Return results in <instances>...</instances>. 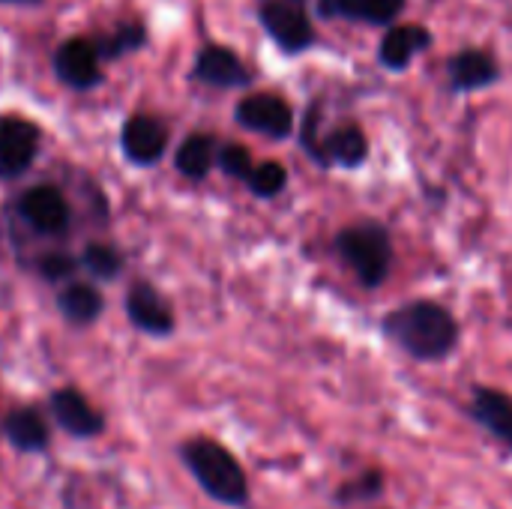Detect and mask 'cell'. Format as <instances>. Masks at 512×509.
Wrapping results in <instances>:
<instances>
[{
    "mask_svg": "<svg viewBox=\"0 0 512 509\" xmlns=\"http://www.w3.org/2000/svg\"><path fill=\"white\" fill-rule=\"evenodd\" d=\"M381 486H384V480H381V474L378 471H369V474H363L357 483H348V486H342L339 489V501H366V498H375L378 492H381Z\"/></svg>",
    "mask_w": 512,
    "mask_h": 509,
    "instance_id": "cell-25",
    "label": "cell"
},
{
    "mask_svg": "<svg viewBox=\"0 0 512 509\" xmlns=\"http://www.w3.org/2000/svg\"><path fill=\"white\" fill-rule=\"evenodd\" d=\"M126 312H129V321L150 333V336H168L174 330V315H171V306L159 297V291L147 282L135 285L129 291V300H126Z\"/></svg>",
    "mask_w": 512,
    "mask_h": 509,
    "instance_id": "cell-10",
    "label": "cell"
},
{
    "mask_svg": "<svg viewBox=\"0 0 512 509\" xmlns=\"http://www.w3.org/2000/svg\"><path fill=\"white\" fill-rule=\"evenodd\" d=\"M498 81V63L483 48H462L450 60V87L453 90H480Z\"/></svg>",
    "mask_w": 512,
    "mask_h": 509,
    "instance_id": "cell-15",
    "label": "cell"
},
{
    "mask_svg": "<svg viewBox=\"0 0 512 509\" xmlns=\"http://www.w3.org/2000/svg\"><path fill=\"white\" fill-rule=\"evenodd\" d=\"M54 69L63 84L87 90L99 81V51L87 39H66L54 54Z\"/></svg>",
    "mask_w": 512,
    "mask_h": 509,
    "instance_id": "cell-7",
    "label": "cell"
},
{
    "mask_svg": "<svg viewBox=\"0 0 512 509\" xmlns=\"http://www.w3.org/2000/svg\"><path fill=\"white\" fill-rule=\"evenodd\" d=\"M339 255L351 264V270L360 276L366 288H378L393 267V243L384 225L378 222H360L336 237Z\"/></svg>",
    "mask_w": 512,
    "mask_h": 509,
    "instance_id": "cell-3",
    "label": "cell"
},
{
    "mask_svg": "<svg viewBox=\"0 0 512 509\" xmlns=\"http://www.w3.org/2000/svg\"><path fill=\"white\" fill-rule=\"evenodd\" d=\"M144 42V27L141 24H120L111 36H102L96 45L99 57H114V54H126L132 48H138Z\"/></svg>",
    "mask_w": 512,
    "mask_h": 509,
    "instance_id": "cell-21",
    "label": "cell"
},
{
    "mask_svg": "<svg viewBox=\"0 0 512 509\" xmlns=\"http://www.w3.org/2000/svg\"><path fill=\"white\" fill-rule=\"evenodd\" d=\"M168 144V129L150 117V114H135L123 126V153L138 162V165H153L165 153Z\"/></svg>",
    "mask_w": 512,
    "mask_h": 509,
    "instance_id": "cell-8",
    "label": "cell"
},
{
    "mask_svg": "<svg viewBox=\"0 0 512 509\" xmlns=\"http://www.w3.org/2000/svg\"><path fill=\"white\" fill-rule=\"evenodd\" d=\"M261 24L270 39L288 54H300L315 42V27L306 15L303 0H264Z\"/></svg>",
    "mask_w": 512,
    "mask_h": 509,
    "instance_id": "cell-4",
    "label": "cell"
},
{
    "mask_svg": "<svg viewBox=\"0 0 512 509\" xmlns=\"http://www.w3.org/2000/svg\"><path fill=\"white\" fill-rule=\"evenodd\" d=\"M432 42V33L423 24H390V30L381 39V63L387 69H405L417 54H423Z\"/></svg>",
    "mask_w": 512,
    "mask_h": 509,
    "instance_id": "cell-13",
    "label": "cell"
},
{
    "mask_svg": "<svg viewBox=\"0 0 512 509\" xmlns=\"http://www.w3.org/2000/svg\"><path fill=\"white\" fill-rule=\"evenodd\" d=\"M219 168L228 174V177H237V180H249L252 177V171H255V165H252V156H249V150L246 147H240V144H225L222 150H219Z\"/></svg>",
    "mask_w": 512,
    "mask_h": 509,
    "instance_id": "cell-24",
    "label": "cell"
},
{
    "mask_svg": "<svg viewBox=\"0 0 512 509\" xmlns=\"http://www.w3.org/2000/svg\"><path fill=\"white\" fill-rule=\"evenodd\" d=\"M3 432L9 438V444L21 453H39L48 447V429H45V420L39 417V411L33 408H15L6 423H3Z\"/></svg>",
    "mask_w": 512,
    "mask_h": 509,
    "instance_id": "cell-18",
    "label": "cell"
},
{
    "mask_svg": "<svg viewBox=\"0 0 512 509\" xmlns=\"http://www.w3.org/2000/svg\"><path fill=\"white\" fill-rule=\"evenodd\" d=\"M57 303H60V312L66 315V321H72V324H90L102 312V294L93 285H69Z\"/></svg>",
    "mask_w": 512,
    "mask_h": 509,
    "instance_id": "cell-20",
    "label": "cell"
},
{
    "mask_svg": "<svg viewBox=\"0 0 512 509\" xmlns=\"http://www.w3.org/2000/svg\"><path fill=\"white\" fill-rule=\"evenodd\" d=\"M0 3H33V0H0Z\"/></svg>",
    "mask_w": 512,
    "mask_h": 509,
    "instance_id": "cell-27",
    "label": "cell"
},
{
    "mask_svg": "<svg viewBox=\"0 0 512 509\" xmlns=\"http://www.w3.org/2000/svg\"><path fill=\"white\" fill-rule=\"evenodd\" d=\"M84 267L93 273V276H99V279H114L117 273H120V255L111 249V246H87L84 249Z\"/></svg>",
    "mask_w": 512,
    "mask_h": 509,
    "instance_id": "cell-23",
    "label": "cell"
},
{
    "mask_svg": "<svg viewBox=\"0 0 512 509\" xmlns=\"http://www.w3.org/2000/svg\"><path fill=\"white\" fill-rule=\"evenodd\" d=\"M405 9V0H318V12L324 18H348L390 27Z\"/></svg>",
    "mask_w": 512,
    "mask_h": 509,
    "instance_id": "cell-14",
    "label": "cell"
},
{
    "mask_svg": "<svg viewBox=\"0 0 512 509\" xmlns=\"http://www.w3.org/2000/svg\"><path fill=\"white\" fill-rule=\"evenodd\" d=\"M39 132L24 117H0V177H18L30 168Z\"/></svg>",
    "mask_w": 512,
    "mask_h": 509,
    "instance_id": "cell-6",
    "label": "cell"
},
{
    "mask_svg": "<svg viewBox=\"0 0 512 509\" xmlns=\"http://www.w3.org/2000/svg\"><path fill=\"white\" fill-rule=\"evenodd\" d=\"M369 156V141L357 126H339L333 129L327 138H321L318 147V162L327 165H345V168H357L363 159Z\"/></svg>",
    "mask_w": 512,
    "mask_h": 509,
    "instance_id": "cell-17",
    "label": "cell"
},
{
    "mask_svg": "<svg viewBox=\"0 0 512 509\" xmlns=\"http://www.w3.org/2000/svg\"><path fill=\"white\" fill-rule=\"evenodd\" d=\"M471 411L483 429H489L498 441H504L512 450V396L492 387H477Z\"/></svg>",
    "mask_w": 512,
    "mask_h": 509,
    "instance_id": "cell-16",
    "label": "cell"
},
{
    "mask_svg": "<svg viewBox=\"0 0 512 509\" xmlns=\"http://www.w3.org/2000/svg\"><path fill=\"white\" fill-rule=\"evenodd\" d=\"M195 78L210 87H243V84H249L252 75L231 48L207 45L195 60Z\"/></svg>",
    "mask_w": 512,
    "mask_h": 509,
    "instance_id": "cell-12",
    "label": "cell"
},
{
    "mask_svg": "<svg viewBox=\"0 0 512 509\" xmlns=\"http://www.w3.org/2000/svg\"><path fill=\"white\" fill-rule=\"evenodd\" d=\"M186 468L192 471V477L201 483V489L228 507H243L249 501V483L246 474L240 468V462L216 441L210 438H195L186 441L180 450Z\"/></svg>",
    "mask_w": 512,
    "mask_h": 509,
    "instance_id": "cell-2",
    "label": "cell"
},
{
    "mask_svg": "<svg viewBox=\"0 0 512 509\" xmlns=\"http://www.w3.org/2000/svg\"><path fill=\"white\" fill-rule=\"evenodd\" d=\"M246 183L252 186V192H255L258 198H273V195H279V192L285 189L288 174H285V168H282L279 162H264V165H258V168L252 171V177H249Z\"/></svg>",
    "mask_w": 512,
    "mask_h": 509,
    "instance_id": "cell-22",
    "label": "cell"
},
{
    "mask_svg": "<svg viewBox=\"0 0 512 509\" xmlns=\"http://www.w3.org/2000/svg\"><path fill=\"white\" fill-rule=\"evenodd\" d=\"M213 159H216V141L210 135H189L180 150H177V171L192 177V180H201L210 174L213 168Z\"/></svg>",
    "mask_w": 512,
    "mask_h": 509,
    "instance_id": "cell-19",
    "label": "cell"
},
{
    "mask_svg": "<svg viewBox=\"0 0 512 509\" xmlns=\"http://www.w3.org/2000/svg\"><path fill=\"white\" fill-rule=\"evenodd\" d=\"M39 270L48 279H63V276H69L75 270V261L69 255H48V258H42Z\"/></svg>",
    "mask_w": 512,
    "mask_h": 509,
    "instance_id": "cell-26",
    "label": "cell"
},
{
    "mask_svg": "<svg viewBox=\"0 0 512 509\" xmlns=\"http://www.w3.org/2000/svg\"><path fill=\"white\" fill-rule=\"evenodd\" d=\"M51 411H54V420L75 438H93L102 432V414L78 393V390H57L51 396Z\"/></svg>",
    "mask_w": 512,
    "mask_h": 509,
    "instance_id": "cell-11",
    "label": "cell"
},
{
    "mask_svg": "<svg viewBox=\"0 0 512 509\" xmlns=\"http://www.w3.org/2000/svg\"><path fill=\"white\" fill-rule=\"evenodd\" d=\"M384 333L417 360H444L459 342L456 318L429 300H417L393 309L384 318Z\"/></svg>",
    "mask_w": 512,
    "mask_h": 509,
    "instance_id": "cell-1",
    "label": "cell"
},
{
    "mask_svg": "<svg viewBox=\"0 0 512 509\" xmlns=\"http://www.w3.org/2000/svg\"><path fill=\"white\" fill-rule=\"evenodd\" d=\"M21 216L42 234H63L69 228V207L54 186H33L21 198Z\"/></svg>",
    "mask_w": 512,
    "mask_h": 509,
    "instance_id": "cell-9",
    "label": "cell"
},
{
    "mask_svg": "<svg viewBox=\"0 0 512 509\" xmlns=\"http://www.w3.org/2000/svg\"><path fill=\"white\" fill-rule=\"evenodd\" d=\"M237 123L270 138H285L294 129V111L282 96L255 93L237 105Z\"/></svg>",
    "mask_w": 512,
    "mask_h": 509,
    "instance_id": "cell-5",
    "label": "cell"
}]
</instances>
